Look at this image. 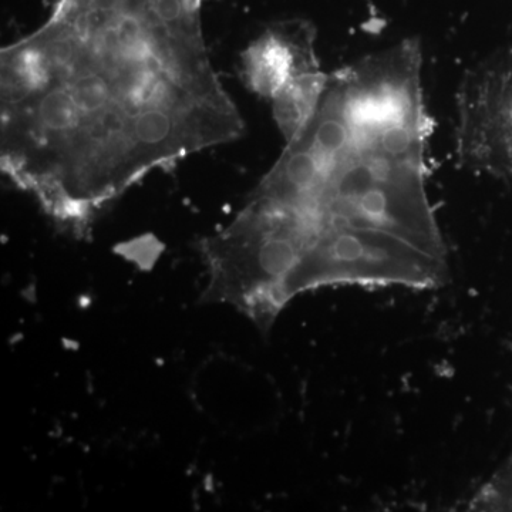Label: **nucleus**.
Masks as SVG:
<instances>
[{"label":"nucleus","mask_w":512,"mask_h":512,"mask_svg":"<svg viewBox=\"0 0 512 512\" xmlns=\"http://www.w3.org/2000/svg\"><path fill=\"white\" fill-rule=\"evenodd\" d=\"M315 39V29L305 20L269 26L242 53L245 86L271 101L296 77L319 70Z\"/></svg>","instance_id":"obj_4"},{"label":"nucleus","mask_w":512,"mask_h":512,"mask_svg":"<svg viewBox=\"0 0 512 512\" xmlns=\"http://www.w3.org/2000/svg\"><path fill=\"white\" fill-rule=\"evenodd\" d=\"M429 128L416 39L330 73L312 119L237 217L202 242L207 298L269 330L296 296L325 286L446 284Z\"/></svg>","instance_id":"obj_1"},{"label":"nucleus","mask_w":512,"mask_h":512,"mask_svg":"<svg viewBox=\"0 0 512 512\" xmlns=\"http://www.w3.org/2000/svg\"><path fill=\"white\" fill-rule=\"evenodd\" d=\"M460 163L512 188V50L468 70L457 93Z\"/></svg>","instance_id":"obj_3"},{"label":"nucleus","mask_w":512,"mask_h":512,"mask_svg":"<svg viewBox=\"0 0 512 512\" xmlns=\"http://www.w3.org/2000/svg\"><path fill=\"white\" fill-rule=\"evenodd\" d=\"M0 70L3 174L76 235L148 174L244 134L200 0H63Z\"/></svg>","instance_id":"obj_2"},{"label":"nucleus","mask_w":512,"mask_h":512,"mask_svg":"<svg viewBox=\"0 0 512 512\" xmlns=\"http://www.w3.org/2000/svg\"><path fill=\"white\" fill-rule=\"evenodd\" d=\"M470 511H512V453L468 504Z\"/></svg>","instance_id":"obj_6"},{"label":"nucleus","mask_w":512,"mask_h":512,"mask_svg":"<svg viewBox=\"0 0 512 512\" xmlns=\"http://www.w3.org/2000/svg\"><path fill=\"white\" fill-rule=\"evenodd\" d=\"M329 74L322 69L302 74L286 84L274 99L272 110L285 140H291L312 119L328 84Z\"/></svg>","instance_id":"obj_5"}]
</instances>
